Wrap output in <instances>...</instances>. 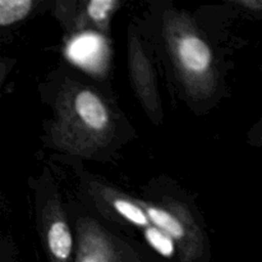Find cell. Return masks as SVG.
I'll return each mask as SVG.
<instances>
[{
  "label": "cell",
  "mask_w": 262,
  "mask_h": 262,
  "mask_svg": "<svg viewBox=\"0 0 262 262\" xmlns=\"http://www.w3.org/2000/svg\"><path fill=\"white\" fill-rule=\"evenodd\" d=\"M76 109L86 125L102 129L107 124V112L99 96L91 91H82L76 99Z\"/></svg>",
  "instance_id": "cell-1"
},
{
  "label": "cell",
  "mask_w": 262,
  "mask_h": 262,
  "mask_svg": "<svg viewBox=\"0 0 262 262\" xmlns=\"http://www.w3.org/2000/svg\"><path fill=\"white\" fill-rule=\"evenodd\" d=\"M179 55L187 69L202 72L210 66L211 51L209 46L197 37H186L179 43Z\"/></svg>",
  "instance_id": "cell-2"
},
{
  "label": "cell",
  "mask_w": 262,
  "mask_h": 262,
  "mask_svg": "<svg viewBox=\"0 0 262 262\" xmlns=\"http://www.w3.org/2000/svg\"><path fill=\"white\" fill-rule=\"evenodd\" d=\"M49 246L58 260L66 261L72 251V235L64 223H54L49 230Z\"/></svg>",
  "instance_id": "cell-3"
},
{
  "label": "cell",
  "mask_w": 262,
  "mask_h": 262,
  "mask_svg": "<svg viewBox=\"0 0 262 262\" xmlns=\"http://www.w3.org/2000/svg\"><path fill=\"white\" fill-rule=\"evenodd\" d=\"M31 0H0V26L18 22L30 12Z\"/></svg>",
  "instance_id": "cell-4"
},
{
  "label": "cell",
  "mask_w": 262,
  "mask_h": 262,
  "mask_svg": "<svg viewBox=\"0 0 262 262\" xmlns=\"http://www.w3.org/2000/svg\"><path fill=\"white\" fill-rule=\"evenodd\" d=\"M147 215L154 224L158 225L160 229H163L164 232H166L171 237L181 238L184 234L183 227L181 225V223L176 217L171 216L170 214L164 211V210L155 209V207H148Z\"/></svg>",
  "instance_id": "cell-5"
},
{
  "label": "cell",
  "mask_w": 262,
  "mask_h": 262,
  "mask_svg": "<svg viewBox=\"0 0 262 262\" xmlns=\"http://www.w3.org/2000/svg\"><path fill=\"white\" fill-rule=\"evenodd\" d=\"M146 238L148 243L165 257H170L174 255V242L170 237L165 235L164 233L159 232L155 228H148L146 230Z\"/></svg>",
  "instance_id": "cell-6"
},
{
  "label": "cell",
  "mask_w": 262,
  "mask_h": 262,
  "mask_svg": "<svg viewBox=\"0 0 262 262\" xmlns=\"http://www.w3.org/2000/svg\"><path fill=\"white\" fill-rule=\"evenodd\" d=\"M114 207L120 215H123L125 219L135 223V224L146 225V223H147V216H146L145 212L130 202L124 201V200H117L114 202Z\"/></svg>",
  "instance_id": "cell-7"
},
{
  "label": "cell",
  "mask_w": 262,
  "mask_h": 262,
  "mask_svg": "<svg viewBox=\"0 0 262 262\" xmlns=\"http://www.w3.org/2000/svg\"><path fill=\"white\" fill-rule=\"evenodd\" d=\"M114 5L115 2H112V0H94L89 4V14L91 15L92 19L100 22L106 18Z\"/></svg>",
  "instance_id": "cell-8"
}]
</instances>
